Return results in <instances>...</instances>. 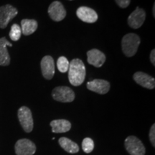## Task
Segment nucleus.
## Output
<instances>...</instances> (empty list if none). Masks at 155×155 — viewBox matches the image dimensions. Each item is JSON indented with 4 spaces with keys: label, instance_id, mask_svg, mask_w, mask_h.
<instances>
[{
    "label": "nucleus",
    "instance_id": "f257e3e1",
    "mask_svg": "<svg viewBox=\"0 0 155 155\" xmlns=\"http://www.w3.org/2000/svg\"><path fill=\"white\" fill-rule=\"evenodd\" d=\"M68 79L74 86H81L86 78V67L80 59H73L70 63L68 68Z\"/></svg>",
    "mask_w": 155,
    "mask_h": 155
},
{
    "label": "nucleus",
    "instance_id": "f03ea898",
    "mask_svg": "<svg viewBox=\"0 0 155 155\" xmlns=\"http://www.w3.org/2000/svg\"><path fill=\"white\" fill-rule=\"evenodd\" d=\"M141 42L140 38L134 33L126 35L122 38L121 47L123 53L127 57H132L137 53Z\"/></svg>",
    "mask_w": 155,
    "mask_h": 155
},
{
    "label": "nucleus",
    "instance_id": "7ed1b4c3",
    "mask_svg": "<svg viewBox=\"0 0 155 155\" xmlns=\"http://www.w3.org/2000/svg\"><path fill=\"white\" fill-rule=\"evenodd\" d=\"M126 150L131 155H144L146 152L145 147L135 136H129L125 139Z\"/></svg>",
    "mask_w": 155,
    "mask_h": 155
},
{
    "label": "nucleus",
    "instance_id": "20e7f679",
    "mask_svg": "<svg viewBox=\"0 0 155 155\" xmlns=\"http://www.w3.org/2000/svg\"><path fill=\"white\" fill-rule=\"evenodd\" d=\"M53 98L55 101L63 103H69L75 99V94L71 88L68 86H58L52 92Z\"/></svg>",
    "mask_w": 155,
    "mask_h": 155
},
{
    "label": "nucleus",
    "instance_id": "39448f33",
    "mask_svg": "<svg viewBox=\"0 0 155 155\" xmlns=\"http://www.w3.org/2000/svg\"><path fill=\"white\" fill-rule=\"evenodd\" d=\"M18 119L22 129L26 132H30L33 129V119L30 109L26 106H22L18 110Z\"/></svg>",
    "mask_w": 155,
    "mask_h": 155
},
{
    "label": "nucleus",
    "instance_id": "423d86ee",
    "mask_svg": "<svg viewBox=\"0 0 155 155\" xmlns=\"http://www.w3.org/2000/svg\"><path fill=\"white\" fill-rule=\"evenodd\" d=\"M18 11L10 5H6L0 7V28H6L9 21L16 17Z\"/></svg>",
    "mask_w": 155,
    "mask_h": 155
},
{
    "label": "nucleus",
    "instance_id": "0eeeda50",
    "mask_svg": "<svg viewBox=\"0 0 155 155\" xmlns=\"http://www.w3.org/2000/svg\"><path fill=\"white\" fill-rule=\"evenodd\" d=\"M17 155H33L36 152L35 144L28 139H19L15 146Z\"/></svg>",
    "mask_w": 155,
    "mask_h": 155
},
{
    "label": "nucleus",
    "instance_id": "6e6552de",
    "mask_svg": "<svg viewBox=\"0 0 155 155\" xmlns=\"http://www.w3.org/2000/svg\"><path fill=\"white\" fill-rule=\"evenodd\" d=\"M48 14L50 18L55 22L63 20L66 16V10L61 2L55 1L50 4L48 7Z\"/></svg>",
    "mask_w": 155,
    "mask_h": 155
},
{
    "label": "nucleus",
    "instance_id": "1a4fd4ad",
    "mask_svg": "<svg viewBox=\"0 0 155 155\" xmlns=\"http://www.w3.org/2000/svg\"><path fill=\"white\" fill-rule=\"evenodd\" d=\"M146 19V12L143 9L137 7L128 17V24L129 27L133 29H138L140 28Z\"/></svg>",
    "mask_w": 155,
    "mask_h": 155
},
{
    "label": "nucleus",
    "instance_id": "9d476101",
    "mask_svg": "<svg viewBox=\"0 0 155 155\" xmlns=\"http://www.w3.org/2000/svg\"><path fill=\"white\" fill-rule=\"evenodd\" d=\"M40 65L43 77L47 80H51L55 74V64L53 58L50 55L45 56L42 59Z\"/></svg>",
    "mask_w": 155,
    "mask_h": 155
},
{
    "label": "nucleus",
    "instance_id": "9b49d317",
    "mask_svg": "<svg viewBox=\"0 0 155 155\" xmlns=\"http://www.w3.org/2000/svg\"><path fill=\"white\" fill-rule=\"evenodd\" d=\"M87 88L97 94H106L110 90V83L102 79H95L87 83Z\"/></svg>",
    "mask_w": 155,
    "mask_h": 155
},
{
    "label": "nucleus",
    "instance_id": "f8f14e48",
    "mask_svg": "<svg viewBox=\"0 0 155 155\" xmlns=\"http://www.w3.org/2000/svg\"><path fill=\"white\" fill-rule=\"evenodd\" d=\"M77 17L85 22L94 23L98 19L96 12L88 7H81L76 11Z\"/></svg>",
    "mask_w": 155,
    "mask_h": 155
},
{
    "label": "nucleus",
    "instance_id": "ddd939ff",
    "mask_svg": "<svg viewBox=\"0 0 155 155\" xmlns=\"http://www.w3.org/2000/svg\"><path fill=\"white\" fill-rule=\"evenodd\" d=\"M87 61L96 68L101 67L106 61V55L99 50L92 49L87 53Z\"/></svg>",
    "mask_w": 155,
    "mask_h": 155
},
{
    "label": "nucleus",
    "instance_id": "4468645a",
    "mask_svg": "<svg viewBox=\"0 0 155 155\" xmlns=\"http://www.w3.org/2000/svg\"><path fill=\"white\" fill-rule=\"evenodd\" d=\"M134 80L141 86L148 89H153L155 87L154 78L150 75L143 72H137L134 75Z\"/></svg>",
    "mask_w": 155,
    "mask_h": 155
},
{
    "label": "nucleus",
    "instance_id": "2eb2a0df",
    "mask_svg": "<svg viewBox=\"0 0 155 155\" xmlns=\"http://www.w3.org/2000/svg\"><path fill=\"white\" fill-rule=\"evenodd\" d=\"M7 46L12 47L11 44L5 38H0V65L6 66L10 63V57L7 51Z\"/></svg>",
    "mask_w": 155,
    "mask_h": 155
},
{
    "label": "nucleus",
    "instance_id": "dca6fc26",
    "mask_svg": "<svg viewBox=\"0 0 155 155\" xmlns=\"http://www.w3.org/2000/svg\"><path fill=\"white\" fill-rule=\"evenodd\" d=\"M53 133H65L71 129V122L65 119H56L50 122Z\"/></svg>",
    "mask_w": 155,
    "mask_h": 155
},
{
    "label": "nucleus",
    "instance_id": "f3484780",
    "mask_svg": "<svg viewBox=\"0 0 155 155\" xmlns=\"http://www.w3.org/2000/svg\"><path fill=\"white\" fill-rule=\"evenodd\" d=\"M38 24L35 19H25L21 21V30L22 33L25 35H30L35 32L38 29Z\"/></svg>",
    "mask_w": 155,
    "mask_h": 155
},
{
    "label": "nucleus",
    "instance_id": "a211bd4d",
    "mask_svg": "<svg viewBox=\"0 0 155 155\" xmlns=\"http://www.w3.org/2000/svg\"><path fill=\"white\" fill-rule=\"evenodd\" d=\"M59 144L67 152L71 154H75L79 152V147L76 143L66 137H61L58 140Z\"/></svg>",
    "mask_w": 155,
    "mask_h": 155
},
{
    "label": "nucleus",
    "instance_id": "6ab92c4d",
    "mask_svg": "<svg viewBox=\"0 0 155 155\" xmlns=\"http://www.w3.org/2000/svg\"><path fill=\"white\" fill-rule=\"evenodd\" d=\"M70 62L64 56H61L58 59L57 61V67L59 70L60 72L61 73H66L68 71Z\"/></svg>",
    "mask_w": 155,
    "mask_h": 155
},
{
    "label": "nucleus",
    "instance_id": "aec40b11",
    "mask_svg": "<svg viewBox=\"0 0 155 155\" xmlns=\"http://www.w3.org/2000/svg\"><path fill=\"white\" fill-rule=\"evenodd\" d=\"M22 35V30L21 28L17 24H14L12 26L10 32H9V37L13 41H17L20 38Z\"/></svg>",
    "mask_w": 155,
    "mask_h": 155
},
{
    "label": "nucleus",
    "instance_id": "412c9836",
    "mask_svg": "<svg viewBox=\"0 0 155 155\" xmlns=\"http://www.w3.org/2000/svg\"><path fill=\"white\" fill-rule=\"evenodd\" d=\"M82 148L85 153L88 154V153L91 152L94 149V142L93 139L89 138V137L83 139L82 142Z\"/></svg>",
    "mask_w": 155,
    "mask_h": 155
},
{
    "label": "nucleus",
    "instance_id": "4be33fe9",
    "mask_svg": "<svg viewBox=\"0 0 155 155\" xmlns=\"http://www.w3.org/2000/svg\"><path fill=\"white\" fill-rule=\"evenodd\" d=\"M150 139L152 146L155 147V124H153L150 129Z\"/></svg>",
    "mask_w": 155,
    "mask_h": 155
},
{
    "label": "nucleus",
    "instance_id": "5701e85b",
    "mask_svg": "<svg viewBox=\"0 0 155 155\" xmlns=\"http://www.w3.org/2000/svg\"><path fill=\"white\" fill-rule=\"evenodd\" d=\"M116 4L121 8H126L130 4L131 0H115Z\"/></svg>",
    "mask_w": 155,
    "mask_h": 155
},
{
    "label": "nucleus",
    "instance_id": "b1692460",
    "mask_svg": "<svg viewBox=\"0 0 155 155\" xmlns=\"http://www.w3.org/2000/svg\"><path fill=\"white\" fill-rule=\"evenodd\" d=\"M155 50L154 49L152 50L150 54V61L151 63L153 64V65H155Z\"/></svg>",
    "mask_w": 155,
    "mask_h": 155
},
{
    "label": "nucleus",
    "instance_id": "393cba45",
    "mask_svg": "<svg viewBox=\"0 0 155 155\" xmlns=\"http://www.w3.org/2000/svg\"><path fill=\"white\" fill-rule=\"evenodd\" d=\"M152 13H153V16H154V17H155V4H154V5H153Z\"/></svg>",
    "mask_w": 155,
    "mask_h": 155
}]
</instances>
